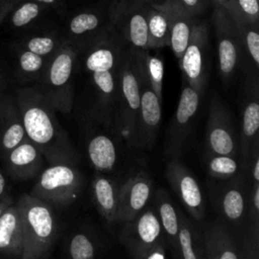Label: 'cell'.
I'll return each instance as SVG.
<instances>
[{"mask_svg":"<svg viewBox=\"0 0 259 259\" xmlns=\"http://www.w3.org/2000/svg\"><path fill=\"white\" fill-rule=\"evenodd\" d=\"M125 47L113 26L96 41L78 50L76 63V77L83 76L86 83L84 115L113 132L118 103V69Z\"/></svg>","mask_w":259,"mask_h":259,"instance_id":"cell-1","label":"cell"},{"mask_svg":"<svg viewBox=\"0 0 259 259\" xmlns=\"http://www.w3.org/2000/svg\"><path fill=\"white\" fill-rule=\"evenodd\" d=\"M26 138L39 150L50 165L77 166L79 155L56 110L36 85L18 86L13 91Z\"/></svg>","mask_w":259,"mask_h":259,"instance_id":"cell-2","label":"cell"},{"mask_svg":"<svg viewBox=\"0 0 259 259\" xmlns=\"http://www.w3.org/2000/svg\"><path fill=\"white\" fill-rule=\"evenodd\" d=\"M78 49L64 42L50 58L40 80L35 84L56 111L68 115L76 97V63Z\"/></svg>","mask_w":259,"mask_h":259,"instance_id":"cell-3","label":"cell"},{"mask_svg":"<svg viewBox=\"0 0 259 259\" xmlns=\"http://www.w3.org/2000/svg\"><path fill=\"white\" fill-rule=\"evenodd\" d=\"M20 209L23 245L20 259H46L58 233L52 206L31 194H22L17 202Z\"/></svg>","mask_w":259,"mask_h":259,"instance_id":"cell-4","label":"cell"},{"mask_svg":"<svg viewBox=\"0 0 259 259\" xmlns=\"http://www.w3.org/2000/svg\"><path fill=\"white\" fill-rule=\"evenodd\" d=\"M140 64L137 52L127 45L122 53L118 69V103L115 133L134 146L137 117L140 109Z\"/></svg>","mask_w":259,"mask_h":259,"instance_id":"cell-5","label":"cell"},{"mask_svg":"<svg viewBox=\"0 0 259 259\" xmlns=\"http://www.w3.org/2000/svg\"><path fill=\"white\" fill-rule=\"evenodd\" d=\"M119 241L131 259H166V243L160 222L153 209H144L133 221L123 224Z\"/></svg>","mask_w":259,"mask_h":259,"instance_id":"cell-6","label":"cell"},{"mask_svg":"<svg viewBox=\"0 0 259 259\" xmlns=\"http://www.w3.org/2000/svg\"><path fill=\"white\" fill-rule=\"evenodd\" d=\"M113 27L112 2L83 7L71 13L61 26L65 42L81 50L105 35Z\"/></svg>","mask_w":259,"mask_h":259,"instance_id":"cell-7","label":"cell"},{"mask_svg":"<svg viewBox=\"0 0 259 259\" xmlns=\"http://www.w3.org/2000/svg\"><path fill=\"white\" fill-rule=\"evenodd\" d=\"M82 187L83 177L75 165L55 164L40 173L30 194L51 206L67 207L76 201Z\"/></svg>","mask_w":259,"mask_h":259,"instance_id":"cell-8","label":"cell"},{"mask_svg":"<svg viewBox=\"0 0 259 259\" xmlns=\"http://www.w3.org/2000/svg\"><path fill=\"white\" fill-rule=\"evenodd\" d=\"M219 181L209 186L214 209L228 228H243L245 232L251 186L247 172L242 170L230 179Z\"/></svg>","mask_w":259,"mask_h":259,"instance_id":"cell-9","label":"cell"},{"mask_svg":"<svg viewBox=\"0 0 259 259\" xmlns=\"http://www.w3.org/2000/svg\"><path fill=\"white\" fill-rule=\"evenodd\" d=\"M178 65L183 80L203 98L208 83L210 59L207 23L200 17L194 23L188 45Z\"/></svg>","mask_w":259,"mask_h":259,"instance_id":"cell-10","label":"cell"},{"mask_svg":"<svg viewBox=\"0 0 259 259\" xmlns=\"http://www.w3.org/2000/svg\"><path fill=\"white\" fill-rule=\"evenodd\" d=\"M202 97L183 80L176 110L166 132L164 154L171 159H180L186 151L194 128Z\"/></svg>","mask_w":259,"mask_h":259,"instance_id":"cell-11","label":"cell"},{"mask_svg":"<svg viewBox=\"0 0 259 259\" xmlns=\"http://www.w3.org/2000/svg\"><path fill=\"white\" fill-rule=\"evenodd\" d=\"M205 153L240 155L239 133L230 108L217 91H212L205 128Z\"/></svg>","mask_w":259,"mask_h":259,"instance_id":"cell-12","label":"cell"},{"mask_svg":"<svg viewBox=\"0 0 259 259\" xmlns=\"http://www.w3.org/2000/svg\"><path fill=\"white\" fill-rule=\"evenodd\" d=\"M240 94L241 127L239 132L240 161L246 171L252 148L259 141V73L246 70Z\"/></svg>","mask_w":259,"mask_h":259,"instance_id":"cell-13","label":"cell"},{"mask_svg":"<svg viewBox=\"0 0 259 259\" xmlns=\"http://www.w3.org/2000/svg\"><path fill=\"white\" fill-rule=\"evenodd\" d=\"M211 23L217 38L219 74L223 85L228 87L238 71L242 57L238 30L232 18L222 8L213 7Z\"/></svg>","mask_w":259,"mask_h":259,"instance_id":"cell-14","label":"cell"},{"mask_svg":"<svg viewBox=\"0 0 259 259\" xmlns=\"http://www.w3.org/2000/svg\"><path fill=\"white\" fill-rule=\"evenodd\" d=\"M139 64L141 99L140 109L136 122L133 148L151 150L156 142L160 128L162 117V101L153 91L150 82L140 63V60Z\"/></svg>","mask_w":259,"mask_h":259,"instance_id":"cell-15","label":"cell"},{"mask_svg":"<svg viewBox=\"0 0 259 259\" xmlns=\"http://www.w3.org/2000/svg\"><path fill=\"white\" fill-rule=\"evenodd\" d=\"M113 26L124 42L134 51L149 50L148 46V5L127 0H111Z\"/></svg>","mask_w":259,"mask_h":259,"instance_id":"cell-16","label":"cell"},{"mask_svg":"<svg viewBox=\"0 0 259 259\" xmlns=\"http://www.w3.org/2000/svg\"><path fill=\"white\" fill-rule=\"evenodd\" d=\"M166 178L189 214L197 222L205 215V199L192 172L180 161L171 159L166 168Z\"/></svg>","mask_w":259,"mask_h":259,"instance_id":"cell-17","label":"cell"},{"mask_svg":"<svg viewBox=\"0 0 259 259\" xmlns=\"http://www.w3.org/2000/svg\"><path fill=\"white\" fill-rule=\"evenodd\" d=\"M152 187V180L145 174L127 178L118 187L115 223L123 225L138 217L151 198Z\"/></svg>","mask_w":259,"mask_h":259,"instance_id":"cell-18","label":"cell"},{"mask_svg":"<svg viewBox=\"0 0 259 259\" xmlns=\"http://www.w3.org/2000/svg\"><path fill=\"white\" fill-rule=\"evenodd\" d=\"M87 121V130L85 145L88 159L93 168L100 174L110 172L117 162V148L113 139L106 133L99 131V123L97 128L94 121L84 116Z\"/></svg>","mask_w":259,"mask_h":259,"instance_id":"cell-19","label":"cell"},{"mask_svg":"<svg viewBox=\"0 0 259 259\" xmlns=\"http://www.w3.org/2000/svg\"><path fill=\"white\" fill-rule=\"evenodd\" d=\"M13 42L38 56L51 58L65 41L61 26L56 25V23H44L41 21L19 33V36Z\"/></svg>","mask_w":259,"mask_h":259,"instance_id":"cell-20","label":"cell"},{"mask_svg":"<svg viewBox=\"0 0 259 259\" xmlns=\"http://www.w3.org/2000/svg\"><path fill=\"white\" fill-rule=\"evenodd\" d=\"M205 259H247L230 229L222 222H213L202 231Z\"/></svg>","mask_w":259,"mask_h":259,"instance_id":"cell-21","label":"cell"},{"mask_svg":"<svg viewBox=\"0 0 259 259\" xmlns=\"http://www.w3.org/2000/svg\"><path fill=\"white\" fill-rule=\"evenodd\" d=\"M44 159L42 154L28 139L13 148L4 157L8 175L19 181L34 177L40 171Z\"/></svg>","mask_w":259,"mask_h":259,"instance_id":"cell-22","label":"cell"},{"mask_svg":"<svg viewBox=\"0 0 259 259\" xmlns=\"http://www.w3.org/2000/svg\"><path fill=\"white\" fill-rule=\"evenodd\" d=\"M26 139L13 93H6L0 102V155L5 157Z\"/></svg>","mask_w":259,"mask_h":259,"instance_id":"cell-23","label":"cell"},{"mask_svg":"<svg viewBox=\"0 0 259 259\" xmlns=\"http://www.w3.org/2000/svg\"><path fill=\"white\" fill-rule=\"evenodd\" d=\"M156 213L160 222L164 241L170 250L173 259H180L178 236H179V209L174 204L168 191L160 188L155 193Z\"/></svg>","mask_w":259,"mask_h":259,"instance_id":"cell-24","label":"cell"},{"mask_svg":"<svg viewBox=\"0 0 259 259\" xmlns=\"http://www.w3.org/2000/svg\"><path fill=\"white\" fill-rule=\"evenodd\" d=\"M23 245V233L20 209L12 203L0 215V255L20 259Z\"/></svg>","mask_w":259,"mask_h":259,"instance_id":"cell-25","label":"cell"},{"mask_svg":"<svg viewBox=\"0 0 259 259\" xmlns=\"http://www.w3.org/2000/svg\"><path fill=\"white\" fill-rule=\"evenodd\" d=\"M13 61V75L20 86L35 85L41 78L50 58L38 56L29 52L15 42L10 47Z\"/></svg>","mask_w":259,"mask_h":259,"instance_id":"cell-26","label":"cell"},{"mask_svg":"<svg viewBox=\"0 0 259 259\" xmlns=\"http://www.w3.org/2000/svg\"><path fill=\"white\" fill-rule=\"evenodd\" d=\"M164 2L167 4L170 16L169 47L179 61L188 45L194 23L199 17L192 16L171 0Z\"/></svg>","mask_w":259,"mask_h":259,"instance_id":"cell-27","label":"cell"},{"mask_svg":"<svg viewBox=\"0 0 259 259\" xmlns=\"http://www.w3.org/2000/svg\"><path fill=\"white\" fill-rule=\"evenodd\" d=\"M56 8L31 0H19L9 11L5 20L11 29L21 33L37 23L49 15Z\"/></svg>","mask_w":259,"mask_h":259,"instance_id":"cell-28","label":"cell"},{"mask_svg":"<svg viewBox=\"0 0 259 259\" xmlns=\"http://www.w3.org/2000/svg\"><path fill=\"white\" fill-rule=\"evenodd\" d=\"M147 24L149 50L158 51L169 46L170 16L165 2L148 5Z\"/></svg>","mask_w":259,"mask_h":259,"instance_id":"cell-29","label":"cell"},{"mask_svg":"<svg viewBox=\"0 0 259 259\" xmlns=\"http://www.w3.org/2000/svg\"><path fill=\"white\" fill-rule=\"evenodd\" d=\"M92 193L96 207L102 218L108 224H114L118 195L116 182L99 173L95 175L92 181Z\"/></svg>","mask_w":259,"mask_h":259,"instance_id":"cell-30","label":"cell"},{"mask_svg":"<svg viewBox=\"0 0 259 259\" xmlns=\"http://www.w3.org/2000/svg\"><path fill=\"white\" fill-rule=\"evenodd\" d=\"M178 247L180 259H205L202 231L180 210Z\"/></svg>","mask_w":259,"mask_h":259,"instance_id":"cell-31","label":"cell"},{"mask_svg":"<svg viewBox=\"0 0 259 259\" xmlns=\"http://www.w3.org/2000/svg\"><path fill=\"white\" fill-rule=\"evenodd\" d=\"M238 30L242 56L244 57L243 71L259 72V24L245 20L235 23Z\"/></svg>","mask_w":259,"mask_h":259,"instance_id":"cell-32","label":"cell"},{"mask_svg":"<svg viewBox=\"0 0 259 259\" xmlns=\"http://www.w3.org/2000/svg\"><path fill=\"white\" fill-rule=\"evenodd\" d=\"M204 167L207 174L217 180H227L242 171L239 157L230 155L204 154Z\"/></svg>","mask_w":259,"mask_h":259,"instance_id":"cell-33","label":"cell"},{"mask_svg":"<svg viewBox=\"0 0 259 259\" xmlns=\"http://www.w3.org/2000/svg\"><path fill=\"white\" fill-rule=\"evenodd\" d=\"M137 55L153 91L162 101L164 78L163 59L158 55L151 54V50L137 52Z\"/></svg>","mask_w":259,"mask_h":259,"instance_id":"cell-34","label":"cell"},{"mask_svg":"<svg viewBox=\"0 0 259 259\" xmlns=\"http://www.w3.org/2000/svg\"><path fill=\"white\" fill-rule=\"evenodd\" d=\"M67 250L70 259H95L96 256L95 243L82 232H77L70 237Z\"/></svg>","mask_w":259,"mask_h":259,"instance_id":"cell-35","label":"cell"},{"mask_svg":"<svg viewBox=\"0 0 259 259\" xmlns=\"http://www.w3.org/2000/svg\"><path fill=\"white\" fill-rule=\"evenodd\" d=\"M233 2L241 19L259 24L258 0H233Z\"/></svg>","mask_w":259,"mask_h":259,"instance_id":"cell-36","label":"cell"},{"mask_svg":"<svg viewBox=\"0 0 259 259\" xmlns=\"http://www.w3.org/2000/svg\"><path fill=\"white\" fill-rule=\"evenodd\" d=\"M194 17H200L211 5L209 0H171Z\"/></svg>","mask_w":259,"mask_h":259,"instance_id":"cell-37","label":"cell"},{"mask_svg":"<svg viewBox=\"0 0 259 259\" xmlns=\"http://www.w3.org/2000/svg\"><path fill=\"white\" fill-rule=\"evenodd\" d=\"M209 2L213 7L224 9L229 14V16L232 18L234 23L242 20L235 5H234L233 0H209Z\"/></svg>","mask_w":259,"mask_h":259,"instance_id":"cell-38","label":"cell"},{"mask_svg":"<svg viewBox=\"0 0 259 259\" xmlns=\"http://www.w3.org/2000/svg\"><path fill=\"white\" fill-rule=\"evenodd\" d=\"M19 0H0V25L4 22L7 14Z\"/></svg>","mask_w":259,"mask_h":259,"instance_id":"cell-39","label":"cell"},{"mask_svg":"<svg viewBox=\"0 0 259 259\" xmlns=\"http://www.w3.org/2000/svg\"><path fill=\"white\" fill-rule=\"evenodd\" d=\"M6 76L3 69V66L0 62V102L6 94Z\"/></svg>","mask_w":259,"mask_h":259,"instance_id":"cell-40","label":"cell"},{"mask_svg":"<svg viewBox=\"0 0 259 259\" xmlns=\"http://www.w3.org/2000/svg\"><path fill=\"white\" fill-rule=\"evenodd\" d=\"M31 1H36V2H40V3H44V4L50 5V6L56 8L58 10L65 4V2L67 0H31Z\"/></svg>","mask_w":259,"mask_h":259,"instance_id":"cell-41","label":"cell"},{"mask_svg":"<svg viewBox=\"0 0 259 259\" xmlns=\"http://www.w3.org/2000/svg\"><path fill=\"white\" fill-rule=\"evenodd\" d=\"M6 187H7V183H6L5 176L0 171V200L7 196L6 195Z\"/></svg>","mask_w":259,"mask_h":259,"instance_id":"cell-42","label":"cell"},{"mask_svg":"<svg viewBox=\"0 0 259 259\" xmlns=\"http://www.w3.org/2000/svg\"><path fill=\"white\" fill-rule=\"evenodd\" d=\"M12 203H14V202H13V198L10 197V196H6L5 198L1 199V200H0V215H1V214L3 213V211H4L8 206H10Z\"/></svg>","mask_w":259,"mask_h":259,"instance_id":"cell-43","label":"cell"},{"mask_svg":"<svg viewBox=\"0 0 259 259\" xmlns=\"http://www.w3.org/2000/svg\"><path fill=\"white\" fill-rule=\"evenodd\" d=\"M131 2L139 3V4H144V5H150V4H157V3H162L165 0H127Z\"/></svg>","mask_w":259,"mask_h":259,"instance_id":"cell-44","label":"cell"}]
</instances>
